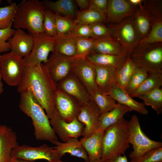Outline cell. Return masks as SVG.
I'll list each match as a JSON object with an SVG mask.
<instances>
[{
	"label": "cell",
	"mask_w": 162,
	"mask_h": 162,
	"mask_svg": "<svg viewBox=\"0 0 162 162\" xmlns=\"http://www.w3.org/2000/svg\"><path fill=\"white\" fill-rule=\"evenodd\" d=\"M56 84L43 63L34 67L25 66L17 90H29L34 98L46 112L50 119L56 109Z\"/></svg>",
	"instance_id": "obj_1"
},
{
	"label": "cell",
	"mask_w": 162,
	"mask_h": 162,
	"mask_svg": "<svg viewBox=\"0 0 162 162\" xmlns=\"http://www.w3.org/2000/svg\"><path fill=\"white\" fill-rule=\"evenodd\" d=\"M104 162H128V161L127 157L124 154L123 156L122 155L119 156L114 160Z\"/></svg>",
	"instance_id": "obj_48"
},
{
	"label": "cell",
	"mask_w": 162,
	"mask_h": 162,
	"mask_svg": "<svg viewBox=\"0 0 162 162\" xmlns=\"http://www.w3.org/2000/svg\"><path fill=\"white\" fill-rule=\"evenodd\" d=\"M128 121L123 118L108 127L104 133L101 158L103 162L123 155L130 147Z\"/></svg>",
	"instance_id": "obj_3"
},
{
	"label": "cell",
	"mask_w": 162,
	"mask_h": 162,
	"mask_svg": "<svg viewBox=\"0 0 162 162\" xmlns=\"http://www.w3.org/2000/svg\"><path fill=\"white\" fill-rule=\"evenodd\" d=\"M20 93L19 108L31 118L36 139L38 140L47 141L52 144L58 140L48 117L44 109L34 98L30 91L27 90Z\"/></svg>",
	"instance_id": "obj_2"
},
{
	"label": "cell",
	"mask_w": 162,
	"mask_h": 162,
	"mask_svg": "<svg viewBox=\"0 0 162 162\" xmlns=\"http://www.w3.org/2000/svg\"><path fill=\"white\" fill-rule=\"evenodd\" d=\"M45 10L42 2L38 0L22 2L15 14L13 22L14 27L26 29L33 35L44 33L43 22Z\"/></svg>",
	"instance_id": "obj_4"
},
{
	"label": "cell",
	"mask_w": 162,
	"mask_h": 162,
	"mask_svg": "<svg viewBox=\"0 0 162 162\" xmlns=\"http://www.w3.org/2000/svg\"><path fill=\"white\" fill-rule=\"evenodd\" d=\"M137 67L128 56L124 64L119 70L117 69L116 84L125 90L128 82Z\"/></svg>",
	"instance_id": "obj_34"
},
{
	"label": "cell",
	"mask_w": 162,
	"mask_h": 162,
	"mask_svg": "<svg viewBox=\"0 0 162 162\" xmlns=\"http://www.w3.org/2000/svg\"><path fill=\"white\" fill-rule=\"evenodd\" d=\"M49 119L53 131L62 142L82 136L84 126L77 118L67 122L60 117L56 109Z\"/></svg>",
	"instance_id": "obj_12"
},
{
	"label": "cell",
	"mask_w": 162,
	"mask_h": 162,
	"mask_svg": "<svg viewBox=\"0 0 162 162\" xmlns=\"http://www.w3.org/2000/svg\"><path fill=\"white\" fill-rule=\"evenodd\" d=\"M148 74L145 70L137 67L130 77L125 91L130 96L140 86Z\"/></svg>",
	"instance_id": "obj_39"
},
{
	"label": "cell",
	"mask_w": 162,
	"mask_h": 162,
	"mask_svg": "<svg viewBox=\"0 0 162 162\" xmlns=\"http://www.w3.org/2000/svg\"><path fill=\"white\" fill-rule=\"evenodd\" d=\"M34 36V41L29 53L23 58L26 66L34 67L47 61L50 52L55 51L54 37L50 36L44 33Z\"/></svg>",
	"instance_id": "obj_7"
},
{
	"label": "cell",
	"mask_w": 162,
	"mask_h": 162,
	"mask_svg": "<svg viewBox=\"0 0 162 162\" xmlns=\"http://www.w3.org/2000/svg\"><path fill=\"white\" fill-rule=\"evenodd\" d=\"M11 26L5 29H0V54L10 50L7 41L13 35L15 32V30L12 28Z\"/></svg>",
	"instance_id": "obj_44"
},
{
	"label": "cell",
	"mask_w": 162,
	"mask_h": 162,
	"mask_svg": "<svg viewBox=\"0 0 162 162\" xmlns=\"http://www.w3.org/2000/svg\"><path fill=\"white\" fill-rule=\"evenodd\" d=\"M131 17L141 40L151 29L152 17L143 6L142 8L138 7Z\"/></svg>",
	"instance_id": "obj_26"
},
{
	"label": "cell",
	"mask_w": 162,
	"mask_h": 162,
	"mask_svg": "<svg viewBox=\"0 0 162 162\" xmlns=\"http://www.w3.org/2000/svg\"><path fill=\"white\" fill-rule=\"evenodd\" d=\"M130 162H162V147L150 150Z\"/></svg>",
	"instance_id": "obj_42"
},
{
	"label": "cell",
	"mask_w": 162,
	"mask_h": 162,
	"mask_svg": "<svg viewBox=\"0 0 162 162\" xmlns=\"http://www.w3.org/2000/svg\"><path fill=\"white\" fill-rule=\"evenodd\" d=\"M70 72L80 80L92 97L98 88L94 64L86 58L74 56Z\"/></svg>",
	"instance_id": "obj_11"
},
{
	"label": "cell",
	"mask_w": 162,
	"mask_h": 162,
	"mask_svg": "<svg viewBox=\"0 0 162 162\" xmlns=\"http://www.w3.org/2000/svg\"><path fill=\"white\" fill-rule=\"evenodd\" d=\"M106 14L88 8L79 12L74 21L75 24L90 25L103 23L106 22Z\"/></svg>",
	"instance_id": "obj_30"
},
{
	"label": "cell",
	"mask_w": 162,
	"mask_h": 162,
	"mask_svg": "<svg viewBox=\"0 0 162 162\" xmlns=\"http://www.w3.org/2000/svg\"><path fill=\"white\" fill-rule=\"evenodd\" d=\"M55 104L60 117L67 122L77 118L81 107L74 98L58 88L56 94Z\"/></svg>",
	"instance_id": "obj_16"
},
{
	"label": "cell",
	"mask_w": 162,
	"mask_h": 162,
	"mask_svg": "<svg viewBox=\"0 0 162 162\" xmlns=\"http://www.w3.org/2000/svg\"><path fill=\"white\" fill-rule=\"evenodd\" d=\"M137 98L141 99L144 105L151 106L158 114L162 113V88H159Z\"/></svg>",
	"instance_id": "obj_33"
},
{
	"label": "cell",
	"mask_w": 162,
	"mask_h": 162,
	"mask_svg": "<svg viewBox=\"0 0 162 162\" xmlns=\"http://www.w3.org/2000/svg\"><path fill=\"white\" fill-rule=\"evenodd\" d=\"M25 67L23 58L11 51L1 55L0 74L2 79L9 86H18Z\"/></svg>",
	"instance_id": "obj_8"
},
{
	"label": "cell",
	"mask_w": 162,
	"mask_h": 162,
	"mask_svg": "<svg viewBox=\"0 0 162 162\" xmlns=\"http://www.w3.org/2000/svg\"><path fill=\"white\" fill-rule=\"evenodd\" d=\"M55 50L63 55L73 56L76 55V38L69 34L54 37Z\"/></svg>",
	"instance_id": "obj_29"
},
{
	"label": "cell",
	"mask_w": 162,
	"mask_h": 162,
	"mask_svg": "<svg viewBox=\"0 0 162 162\" xmlns=\"http://www.w3.org/2000/svg\"><path fill=\"white\" fill-rule=\"evenodd\" d=\"M112 30L113 37L123 47L128 56L140 39L131 17L119 23L108 25Z\"/></svg>",
	"instance_id": "obj_9"
},
{
	"label": "cell",
	"mask_w": 162,
	"mask_h": 162,
	"mask_svg": "<svg viewBox=\"0 0 162 162\" xmlns=\"http://www.w3.org/2000/svg\"><path fill=\"white\" fill-rule=\"evenodd\" d=\"M129 131V143L133 148L129 155L131 160L137 159L148 151L162 147V143L152 140L142 131L139 119L136 115H133L128 121Z\"/></svg>",
	"instance_id": "obj_6"
},
{
	"label": "cell",
	"mask_w": 162,
	"mask_h": 162,
	"mask_svg": "<svg viewBox=\"0 0 162 162\" xmlns=\"http://www.w3.org/2000/svg\"><path fill=\"white\" fill-rule=\"evenodd\" d=\"M74 56H68L54 51L47 62L43 63L56 84L70 74Z\"/></svg>",
	"instance_id": "obj_13"
},
{
	"label": "cell",
	"mask_w": 162,
	"mask_h": 162,
	"mask_svg": "<svg viewBox=\"0 0 162 162\" xmlns=\"http://www.w3.org/2000/svg\"><path fill=\"white\" fill-rule=\"evenodd\" d=\"M54 13L57 35L63 36L69 34L75 25L74 20L69 17H63L58 13Z\"/></svg>",
	"instance_id": "obj_38"
},
{
	"label": "cell",
	"mask_w": 162,
	"mask_h": 162,
	"mask_svg": "<svg viewBox=\"0 0 162 162\" xmlns=\"http://www.w3.org/2000/svg\"><path fill=\"white\" fill-rule=\"evenodd\" d=\"M89 25L94 39L113 37L112 29L102 23H96Z\"/></svg>",
	"instance_id": "obj_43"
},
{
	"label": "cell",
	"mask_w": 162,
	"mask_h": 162,
	"mask_svg": "<svg viewBox=\"0 0 162 162\" xmlns=\"http://www.w3.org/2000/svg\"><path fill=\"white\" fill-rule=\"evenodd\" d=\"M18 145L16 132L11 128L0 124V162H11L12 150Z\"/></svg>",
	"instance_id": "obj_19"
},
{
	"label": "cell",
	"mask_w": 162,
	"mask_h": 162,
	"mask_svg": "<svg viewBox=\"0 0 162 162\" xmlns=\"http://www.w3.org/2000/svg\"><path fill=\"white\" fill-rule=\"evenodd\" d=\"M11 162H34V161H29L12 157V159Z\"/></svg>",
	"instance_id": "obj_50"
},
{
	"label": "cell",
	"mask_w": 162,
	"mask_h": 162,
	"mask_svg": "<svg viewBox=\"0 0 162 162\" xmlns=\"http://www.w3.org/2000/svg\"><path fill=\"white\" fill-rule=\"evenodd\" d=\"M129 56L137 67L148 74H162V42L139 43L134 47Z\"/></svg>",
	"instance_id": "obj_5"
},
{
	"label": "cell",
	"mask_w": 162,
	"mask_h": 162,
	"mask_svg": "<svg viewBox=\"0 0 162 162\" xmlns=\"http://www.w3.org/2000/svg\"><path fill=\"white\" fill-rule=\"evenodd\" d=\"M106 93L117 101L118 104L129 107L131 111H135L143 115H147L148 113L143 103L135 100L124 89L116 84Z\"/></svg>",
	"instance_id": "obj_20"
},
{
	"label": "cell",
	"mask_w": 162,
	"mask_h": 162,
	"mask_svg": "<svg viewBox=\"0 0 162 162\" xmlns=\"http://www.w3.org/2000/svg\"><path fill=\"white\" fill-rule=\"evenodd\" d=\"M55 149L61 158L66 154L83 159L85 162H89V158L86 151L77 138H71L65 142L58 140L53 143Z\"/></svg>",
	"instance_id": "obj_22"
},
{
	"label": "cell",
	"mask_w": 162,
	"mask_h": 162,
	"mask_svg": "<svg viewBox=\"0 0 162 162\" xmlns=\"http://www.w3.org/2000/svg\"><path fill=\"white\" fill-rule=\"evenodd\" d=\"M162 42V20L152 18L151 28L149 32L139 43L152 44Z\"/></svg>",
	"instance_id": "obj_35"
},
{
	"label": "cell",
	"mask_w": 162,
	"mask_h": 162,
	"mask_svg": "<svg viewBox=\"0 0 162 162\" xmlns=\"http://www.w3.org/2000/svg\"><path fill=\"white\" fill-rule=\"evenodd\" d=\"M100 115L98 106L92 99L88 104L81 106L77 118L84 126L82 137H89L99 129Z\"/></svg>",
	"instance_id": "obj_15"
},
{
	"label": "cell",
	"mask_w": 162,
	"mask_h": 162,
	"mask_svg": "<svg viewBox=\"0 0 162 162\" xmlns=\"http://www.w3.org/2000/svg\"><path fill=\"white\" fill-rule=\"evenodd\" d=\"M75 1L81 10L85 9L89 7V0H76Z\"/></svg>",
	"instance_id": "obj_47"
},
{
	"label": "cell",
	"mask_w": 162,
	"mask_h": 162,
	"mask_svg": "<svg viewBox=\"0 0 162 162\" xmlns=\"http://www.w3.org/2000/svg\"><path fill=\"white\" fill-rule=\"evenodd\" d=\"M131 111L128 107L117 103L113 109L100 115L99 129L104 132L110 126L124 118L125 114Z\"/></svg>",
	"instance_id": "obj_27"
},
{
	"label": "cell",
	"mask_w": 162,
	"mask_h": 162,
	"mask_svg": "<svg viewBox=\"0 0 162 162\" xmlns=\"http://www.w3.org/2000/svg\"><path fill=\"white\" fill-rule=\"evenodd\" d=\"M94 65L96 72L97 86L106 93L116 84L117 69L111 67Z\"/></svg>",
	"instance_id": "obj_23"
},
{
	"label": "cell",
	"mask_w": 162,
	"mask_h": 162,
	"mask_svg": "<svg viewBox=\"0 0 162 162\" xmlns=\"http://www.w3.org/2000/svg\"><path fill=\"white\" fill-rule=\"evenodd\" d=\"M34 36L27 33L20 28L15 30L12 37L7 42L11 51L22 57L28 55L30 52L33 45Z\"/></svg>",
	"instance_id": "obj_18"
},
{
	"label": "cell",
	"mask_w": 162,
	"mask_h": 162,
	"mask_svg": "<svg viewBox=\"0 0 162 162\" xmlns=\"http://www.w3.org/2000/svg\"><path fill=\"white\" fill-rule=\"evenodd\" d=\"M75 38L76 56L86 58L87 56L93 52L96 39L89 38Z\"/></svg>",
	"instance_id": "obj_37"
},
{
	"label": "cell",
	"mask_w": 162,
	"mask_h": 162,
	"mask_svg": "<svg viewBox=\"0 0 162 162\" xmlns=\"http://www.w3.org/2000/svg\"><path fill=\"white\" fill-rule=\"evenodd\" d=\"M128 56H119L92 52L86 59L93 64L113 67L120 69L124 64Z\"/></svg>",
	"instance_id": "obj_25"
},
{
	"label": "cell",
	"mask_w": 162,
	"mask_h": 162,
	"mask_svg": "<svg viewBox=\"0 0 162 162\" xmlns=\"http://www.w3.org/2000/svg\"><path fill=\"white\" fill-rule=\"evenodd\" d=\"M94 162H103L101 159L96 160Z\"/></svg>",
	"instance_id": "obj_52"
},
{
	"label": "cell",
	"mask_w": 162,
	"mask_h": 162,
	"mask_svg": "<svg viewBox=\"0 0 162 162\" xmlns=\"http://www.w3.org/2000/svg\"><path fill=\"white\" fill-rule=\"evenodd\" d=\"M91 97L92 99L98 106L100 115L110 111L117 105L115 100L98 87Z\"/></svg>",
	"instance_id": "obj_32"
},
{
	"label": "cell",
	"mask_w": 162,
	"mask_h": 162,
	"mask_svg": "<svg viewBox=\"0 0 162 162\" xmlns=\"http://www.w3.org/2000/svg\"><path fill=\"white\" fill-rule=\"evenodd\" d=\"M143 6L152 18L162 20V0H143Z\"/></svg>",
	"instance_id": "obj_40"
},
{
	"label": "cell",
	"mask_w": 162,
	"mask_h": 162,
	"mask_svg": "<svg viewBox=\"0 0 162 162\" xmlns=\"http://www.w3.org/2000/svg\"><path fill=\"white\" fill-rule=\"evenodd\" d=\"M3 86V84L2 82H0V94H2L4 91Z\"/></svg>",
	"instance_id": "obj_51"
},
{
	"label": "cell",
	"mask_w": 162,
	"mask_h": 162,
	"mask_svg": "<svg viewBox=\"0 0 162 162\" xmlns=\"http://www.w3.org/2000/svg\"><path fill=\"white\" fill-rule=\"evenodd\" d=\"M43 28L44 32L47 35L52 37L57 35L54 13L46 9L44 12Z\"/></svg>",
	"instance_id": "obj_41"
},
{
	"label": "cell",
	"mask_w": 162,
	"mask_h": 162,
	"mask_svg": "<svg viewBox=\"0 0 162 162\" xmlns=\"http://www.w3.org/2000/svg\"><path fill=\"white\" fill-rule=\"evenodd\" d=\"M45 9L53 13L62 14L73 18L75 15V8L72 0H58L56 1H42Z\"/></svg>",
	"instance_id": "obj_28"
},
{
	"label": "cell",
	"mask_w": 162,
	"mask_h": 162,
	"mask_svg": "<svg viewBox=\"0 0 162 162\" xmlns=\"http://www.w3.org/2000/svg\"><path fill=\"white\" fill-rule=\"evenodd\" d=\"M60 89L74 98L81 106L88 104L92 97L80 80L70 72L56 84Z\"/></svg>",
	"instance_id": "obj_14"
},
{
	"label": "cell",
	"mask_w": 162,
	"mask_h": 162,
	"mask_svg": "<svg viewBox=\"0 0 162 162\" xmlns=\"http://www.w3.org/2000/svg\"><path fill=\"white\" fill-rule=\"evenodd\" d=\"M69 34L75 37L94 39L89 25L75 24L72 30Z\"/></svg>",
	"instance_id": "obj_45"
},
{
	"label": "cell",
	"mask_w": 162,
	"mask_h": 162,
	"mask_svg": "<svg viewBox=\"0 0 162 162\" xmlns=\"http://www.w3.org/2000/svg\"><path fill=\"white\" fill-rule=\"evenodd\" d=\"M108 2L107 0H90L88 8L106 14Z\"/></svg>",
	"instance_id": "obj_46"
},
{
	"label": "cell",
	"mask_w": 162,
	"mask_h": 162,
	"mask_svg": "<svg viewBox=\"0 0 162 162\" xmlns=\"http://www.w3.org/2000/svg\"><path fill=\"white\" fill-rule=\"evenodd\" d=\"M93 52L112 55L128 56L124 49L113 37L96 39Z\"/></svg>",
	"instance_id": "obj_24"
},
{
	"label": "cell",
	"mask_w": 162,
	"mask_h": 162,
	"mask_svg": "<svg viewBox=\"0 0 162 162\" xmlns=\"http://www.w3.org/2000/svg\"><path fill=\"white\" fill-rule=\"evenodd\" d=\"M18 6L13 2L9 5L0 8V29H5L12 25Z\"/></svg>",
	"instance_id": "obj_36"
},
{
	"label": "cell",
	"mask_w": 162,
	"mask_h": 162,
	"mask_svg": "<svg viewBox=\"0 0 162 162\" xmlns=\"http://www.w3.org/2000/svg\"><path fill=\"white\" fill-rule=\"evenodd\" d=\"M162 86V74L152 73L148 75L138 88L130 96L133 97L146 93Z\"/></svg>",
	"instance_id": "obj_31"
},
{
	"label": "cell",
	"mask_w": 162,
	"mask_h": 162,
	"mask_svg": "<svg viewBox=\"0 0 162 162\" xmlns=\"http://www.w3.org/2000/svg\"><path fill=\"white\" fill-rule=\"evenodd\" d=\"M137 7L129 0H109L106 22L111 25L119 23L124 18L131 17Z\"/></svg>",
	"instance_id": "obj_17"
},
{
	"label": "cell",
	"mask_w": 162,
	"mask_h": 162,
	"mask_svg": "<svg viewBox=\"0 0 162 162\" xmlns=\"http://www.w3.org/2000/svg\"><path fill=\"white\" fill-rule=\"evenodd\" d=\"M132 4L140 8L143 7V0H129Z\"/></svg>",
	"instance_id": "obj_49"
},
{
	"label": "cell",
	"mask_w": 162,
	"mask_h": 162,
	"mask_svg": "<svg viewBox=\"0 0 162 162\" xmlns=\"http://www.w3.org/2000/svg\"><path fill=\"white\" fill-rule=\"evenodd\" d=\"M64 162V161H63L62 160H58L55 162Z\"/></svg>",
	"instance_id": "obj_53"
},
{
	"label": "cell",
	"mask_w": 162,
	"mask_h": 162,
	"mask_svg": "<svg viewBox=\"0 0 162 162\" xmlns=\"http://www.w3.org/2000/svg\"><path fill=\"white\" fill-rule=\"evenodd\" d=\"M11 155L13 158L31 161L44 159L54 162L61 158L55 149L46 144L36 147L18 145L12 150Z\"/></svg>",
	"instance_id": "obj_10"
},
{
	"label": "cell",
	"mask_w": 162,
	"mask_h": 162,
	"mask_svg": "<svg viewBox=\"0 0 162 162\" xmlns=\"http://www.w3.org/2000/svg\"><path fill=\"white\" fill-rule=\"evenodd\" d=\"M104 133L98 129L89 137H82L80 140L81 145L88 154L89 162H94L101 159Z\"/></svg>",
	"instance_id": "obj_21"
},
{
	"label": "cell",
	"mask_w": 162,
	"mask_h": 162,
	"mask_svg": "<svg viewBox=\"0 0 162 162\" xmlns=\"http://www.w3.org/2000/svg\"><path fill=\"white\" fill-rule=\"evenodd\" d=\"M1 56V54H0V59ZM2 79V78L1 77V75H0V82L1 81Z\"/></svg>",
	"instance_id": "obj_54"
}]
</instances>
